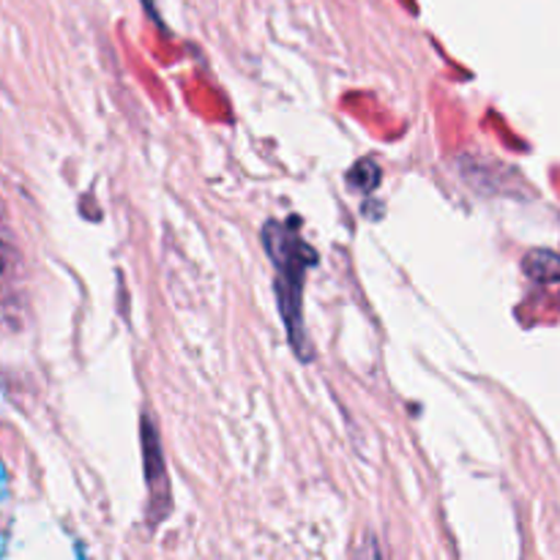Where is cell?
I'll list each match as a JSON object with an SVG mask.
<instances>
[{
    "instance_id": "2",
    "label": "cell",
    "mask_w": 560,
    "mask_h": 560,
    "mask_svg": "<svg viewBox=\"0 0 560 560\" xmlns=\"http://www.w3.org/2000/svg\"><path fill=\"white\" fill-rule=\"evenodd\" d=\"M142 463H145V485L151 492V501H162L170 512V479L167 470H164L162 441H159L156 424L148 416L142 419Z\"/></svg>"
},
{
    "instance_id": "4",
    "label": "cell",
    "mask_w": 560,
    "mask_h": 560,
    "mask_svg": "<svg viewBox=\"0 0 560 560\" xmlns=\"http://www.w3.org/2000/svg\"><path fill=\"white\" fill-rule=\"evenodd\" d=\"M145 3H148V9H151V0H145Z\"/></svg>"
},
{
    "instance_id": "3",
    "label": "cell",
    "mask_w": 560,
    "mask_h": 560,
    "mask_svg": "<svg viewBox=\"0 0 560 560\" xmlns=\"http://www.w3.org/2000/svg\"><path fill=\"white\" fill-rule=\"evenodd\" d=\"M523 268L536 282L560 284V257L552 252H530L523 260Z\"/></svg>"
},
{
    "instance_id": "1",
    "label": "cell",
    "mask_w": 560,
    "mask_h": 560,
    "mask_svg": "<svg viewBox=\"0 0 560 560\" xmlns=\"http://www.w3.org/2000/svg\"><path fill=\"white\" fill-rule=\"evenodd\" d=\"M262 249L268 252L273 271H277V301L279 315H282L284 331H288L290 348L301 361H312L315 353L310 348V337L304 328V315H301V299H304L306 268L317 262V252L290 228V222H277L268 219L260 230Z\"/></svg>"
}]
</instances>
